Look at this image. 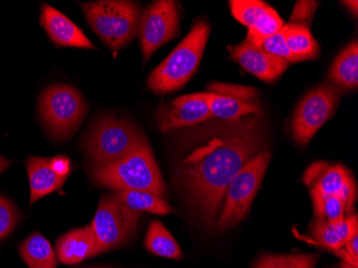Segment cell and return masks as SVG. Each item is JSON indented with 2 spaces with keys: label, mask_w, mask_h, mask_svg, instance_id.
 <instances>
[{
  "label": "cell",
  "mask_w": 358,
  "mask_h": 268,
  "mask_svg": "<svg viewBox=\"0 0 358 268\" xmlns=\"http://www.w3.org/2000/svg\"><path fill=\"white\" fill-rule=\"evenodd\" d=\"M262 148V125L257 115H248L216 127L206 144L185 159L179 167L180 183L189 202L206 223L218 220L227 187Z\"/></svg>",
  "instance_id": "1"
},
{
  "label": "cell",
  "mask_w": 358,
  "mask_h": 268,
  "mask_svg": "<svg viewBox=\"0 0 358 268\" xmlns=\"http://www.w3.org/2000/svg\"><path fill=\"white\" fill-rule=\"evenodd\" d=\"M90 176L94 183L106 188L117 190H140L168 197L166 183L150 144L145 145L122 160L102 167H92Z\"/></svg>",
  "instance_id": "2"
},
{
  "label": "cell",
  "mask_w": 358,
  "mask_h": 268,
  "mask_svg": "<svg viewBox=\"0 0 358 268\" xmlns=\"http://www.w3.org/2000/svg\"><path fill=\"white\" fill-rule=\"evenodd\" d=\"M210 26L200 21L174 51L150 73L148 86L156 94H168L184 87L198 70L208 41Z\"/></svg>",
  "instance_id": "3"
},
{
  "label": "cell",
  "mask_w": 358,
  "mask_h": 268,
  "mask_svg": "<svg viewBox=\"0 0 358 268\" xmlns=\"http://www.w3.org/2000/svg\"><path fill=\"white\" fill-rule=\"evenodd\" d=\"M148 144L146 136L131 122L104 116L88 131L85 149L92 167H102L122 160Z\"/></svg>",
  "instance_id": "4"
},
{
  "label": "cell",
  "mask_w": 358,
  "mask_h": 268,
  "mask_svg": "<svg viewBox=\"0 0 358 268\" xmlns=\"http://www.w3.org/2000/svg\"><path fill=\"white\" fill-rule=\"evenodd\" d=\"M80 7L88 25L110 50H120L136 38L141 14L138 3L102 0Z\"/></svg>",
  "instance_id": "5"
},
{
  "label": "cell",
  "mask_w": 358,
  "mask_h": 268,
  "mask_svg": "<svg viewBox=\"0 0 358 268\" xmlns=\"http://www.w3.org/2000/svg\"><path fill=\"white\" fill-rule=\"evenodd\" d=\"M269 161L271 153L265 149L248 161L231 181L225 191L222 209L217 220V227L220 231L236 227L247 217L264 178Z\"/></svg>",
  "instance_id": "6"
},
{
  "label": "cell",
  "mask_w": 358,
  "mask_h": 268,
  "mask_svg": "<svg viewBox=\"0 0 358 268\" xmlns=\"http://www.w3.org/2000/svg\"><path fill=\"white\" fill-rule=\"evenodd\" d=\"M44 126L56 140L64 141L76 132L87 113V106L78 90L66 84L50 86L40 98Z\"/></svg>",
  "instance_id": "7"
},
{
  "label": "cell",
  "mask_w": 358,
  "mask_h": 268,
  "mask_svg": "<svg viewBox=\"0 0 358 268\" xmlns=\"http://www.w3.org/2000/svg\"><path fill=\"white\" fill-rule=\"evenodd\" d=\"M141 213L127 207L114 191L100 199L92 227L98 243V253L115 249L130 241L138 229Z\"/></svg>",
  "instance_id": "8"
},
{
  "label": "cell",
  "mask_w": 358,
  "mask_h": 268,
  "mask_svg": "<svg viewBox=\"0 0 358 268\" xmlns=\"http://www.w3.org/2000/svg\"><path fill=\"white\" fill-rule=\"evenodd\" d=\"M341 94L339 88L325 83L303 97L291 122L292 136L297 144L307 145L320 128L333 117Z\"/></svg>",
  "instance_id": "9"
},
{
  "label": "cell",
  "mask_w": 358,
  "mask_h": 268,
  "mask_svg": "<svg viewBox=\"0 0 358 268\" xmlns=\"http://www.w3.org/2000/svg\"><path fill=\"white\" fill-rule=\"evenodd\" d=\"M180 9L177 1L158 0L141 12L138 36L142 48L143 60L148 62L164 44L178 36Z\"/></svg>",
  "instance_id": "10"
},
{
  "label": "cell",
  "mask_w": 358,
  "mask_h": 268,
  "mask_svg": "<svg viewBox=\"0 0 358 268\" xmlns=\"http://www.w3.org/2000/svg\"><path fill=\"white\" fill-rule=\"evenodd\" d=\"M206 94H187L164 104L158 111L159 128L162 131L194 126L211 118Z\"/></svg>",
  "instance_id": "11"
},
{
  "label": "cell",
  "mask_w": 358,
  "mask_h": 268,
  "mask_svg": "<svg viewBox=\"0 0 358 268\" xmlns=\"http://www.w3.org/2000/svg\"><path fill=\"white\" fill-rule=\"evenodd\" d=\"M231 12L235 19L248 28V34L269 37L282 29L285 23L273 8L259 0H232Z\"/></svg>",
  "instance_id": "12"
},
{
  "label": "cell",
  "mask_w": 358,
  "mask_h": 268,
  "mask_svg": "<svg viewBox=\"0 0 358 268\" xmlns=\"http://www.w3.org/2000/svg\"><path fill=\"white\" fill-rule=\"evenodd\" d=\"M227 50L230 52L231 58L243 69L263 82H275L291 66V64L281 58L264 53L252 44L248 43L246 40L237 45L229 46Z\"/></svg>",
  "instance_id": "13"
},
{
  "label": "cell",
  "mask_w": 358,
  "mask_h": 268,
  "mask_svg": "<svg viewBox=\"0 0 358 268\" xmlns=\"http://www.w3.org/2000/svg\"><path fill=\"white\" fill-rule=\"evenodd\" d=\"M40 24L56 45L88 50L96 48L83 30L62 12L48 3L42 5Z\"/></svg>",
  "instance_id": "14"
},
{
  "label": "cell",
  "mask_w": 358,
  "mask_h": 268,
  "mask_svg": "<svg viewBox=\"0 0 358 268\" xmlns=\"http://www.w3.org/2000/svg\"><path fill=\"white\" fill-rule=\"evenodd\" d=\"M303 179L310 193H317L322 197H340L354 176L353 173L345 165L315 162L308 167Z\"/></svg>",
  "instance_id": "15"
},
{
  "label": "cell",
  "mask_w": 358,
  "mask_h": 268,
  "mask_svg": "<svg viewBox=\"0 0 358 268\" xmlns=\"http://www.w3.org/2000/svg\"><path fill=\"white\" fill-rule=\"evenodd\" d=\"M56 253L59 261L66 265H74L99 255L92 225L72 230L59 237L56 243Z\"/></svg>",
  "instance_id": "16"
},
{
  "label": "cell",
  "mask_w": 358,
  "mask_h": 268,
  "mask_svg": "<svg viewBox=\"0 0 358 268\" xmlns=\"http://www.w3.org/2000/svg\"><path fill=\"white\" fill-rule=\"evenodd\" d=\"M30 185V205L62 188L66 179L54 172L51 159L32 157L26 162Z\"/></svg>",
  "instance_id": "17"
},
{
  "label": "cell",
  "mask_w": 358,
  "mask_h": 268,
  "mask_svg": "<svg viewBox=\"0 0 358 268\" xmlns=\"http://www.w3.org/2000/svg\"><path fill=\"white\" fill-rule=\"evenodd\" d=\"M356 232H358L356 215H350L345 220L335 223L315 218L310 227L311 237L320 246L331 251L345 247L348 239Z\"/></svg>",
  "instance_id": "18"
},
{
  "label": "cell",
  "mask_w": 358,
  "mask_h": 268,
  "mask_svg": "<svg viewBox=\"0 0 358 268\" xmlns=\"http://www.w3.org/2000/svg\"><path fill=\"white\" fill-rule=\"evenodd\" d=\"M329 80L345 90H356L358 85V43L357 40L349 44L338 55L329 70Z\"/></svg>",
  "instance_id": "19"
},
{
  "label": "cell",
  "mask_w": 358,
  "mask_h": 268,
  "mask_svg": "<svg viewBox=\"0 0 358 268\" xmlns=\"http://www.w3.org/2000/svg\"><path fill=\"white\" fill-rule=\"evenodd\" d=\"M211 116L227 122H234L248 115H259V106L224 94L205 92Z\"/></svg>",
  "instance_id": "20"
},
{
  "label": "cell",
  "mask_w": 358,
  "mask_h": 268,
  "mask_svg": "<svg viewBox=\"0 0 358 268\" xmlns=\"http://www.w3.org/2000/svg\"><path fill=\"white\" fill-rule=\"evenodd\" d=\"M20 255L29 268H56L57 259L51 243L40 233H34L20 246Z\"/></svg>",
  "instance_id": "21"
},
{
  "label": "cell",
  "mask_w": 358,
  "mask_h": 268,
  "mask_svg": "<svg viewBox=\"0 0 358 268\" xmlns=\"http://www.w3.org/2000/svg\"><path fill=\"white\" fill-rule=\"evenodd\" d=\"M281 31L285 35L287 48L297 62L315 59L319 57L320 46L309 28L285 24Z\"/></svg>",
  "instance_id": "22"
},
{
  "label": "cell",
  "mask_w": 358,
  "mask_h": 268,
  "mask_svg": "<svg viewBox=\"0 0 358 268\" xmlns=\"http://www.w3.org/2000/svg\"><path fill=\"white\" fill-rule=\"evenodd\" d=\"M144 246L152 255L168 259H182V251L164 223L154 220L148 227Z\"/></svg>",
  "instance_id": "23"
},
{
  "label": "cell",
  "mask_w": 358,
  "mask_h": 268,
  "mask_svg": "<svg viewBox=\"0 0 358 268\" xmlns=\"http://www.w3.org/2000/svg\"><path fill=\"white\" fill-rule=\"evenodd\" d=\"M115 192L127 207L138 213L146 211L162 216L175 211L174 207L171 206L166 199L157 197L148 191L117 190Z\"/></svg>",
  "instance_id": "24"
},
{
  "label": "cell",
  "mask_w": 358,
  "mask_h": 268,
  "mask_svg": "<svg viewBox=\"0 0 358 268\" xmlns=\"http://www.w3.org/2000/svg\"><path fill=\"white\" fill-rule=\"evenodd\" d=\"M313 197V209H315V218L327 223H335L345 220L349 217L345 203L337 195H322L317 193H310Z\"/></svg>",
  "instance_id": "25"
},
{
  "label": "cell",
  "mask_w": 358,
  "mask_h": 268,
  "mask_svg": "<svg viewBox=\"0 0 358 268\" xmlns=\"http://www.w3.org/2000/svg\"><path fill=\"white\" fill-rule=\"evenodd\" d=\"M246 41L252 44L253 46L259 48L261 51L264 52V53L281 58L289 64L299 62L295 56L287 48L285 35H283L281 30L275 35L269 36V37H257V36L251 35V34H247Z\"/></svg>",
  "instance_id": "26"
},
{
  "label": "cell",
  "mask_w": 358,
  "mask_h": 268,
  "mask_svg": "<svg viewBox=\"0 0 358 268\" xmlns=\"http://www.w3.org/2000/svg\"><path fill=\"white\" fill-rule=\"evenodd\" d=\"M319 255H264L255 268H315Z\"/></svg>",
  "instance_id": "27"
},
{
  "label": "cell",
  "mask_w": 358,
  "mask_h": 268,
  "mask_svg": "<svg viewBox=\"0 0 358 268\" xmlns=\"http://www.w3.org/2000/svg\"><path fill=\"white\" fill-rule=\"evenodd\" d=\"M20 213L15 205L0 195V239H6L19 223Z\"/></svg>",
  "instance_id": "28"
},
{
  "label": "cell",
  "mask_w": 358,
  "mask_h": 268,
  "mask_svg": "<svg viewBox=\"0 0 358 268\" xmlns=\"http://www.w3.org/2000/svg\"><path fill=\"white\" fill-rule=\"evenodd\" d=\"M209 92L224 94V96L233 97L245 102H250L259 97V92L253 87L247 86L234 85V84H225V83H213L208 86Z\"/></svg>",
  "instance_id": "29"
},
{
  "label": "cell",
  "mask_w": 358,
  "mask_h": 268,
  "mask_svg": "<svg viewBox=\"0 0 358 268\" xmlns=\"http://www.w3.org/2000/svg\"><path fill=\"white\" fill-rule=\"evenodd\" d=\"M319 8V3L317 1H297L294 10L292 12L289 24L292 25L303 26V27H310L311 20H313L315 12Z\"/></svg>",
  "instance_id": "30"
},
{
  "label": "cell",
  "mask_w": 358,
  "mask_h": 268,
  "mask_svg": "<svg viewBox=\"0 0 358 268\" xmlns=\"http://www.w3.org/2000/svg\"><path fill=\"white\" fill-rule=\"evenodd\" d=\"M52 169L56 174L68 178L71 173V161L67 156H56L51 159Z\"/></svg>",
  "instance_id": "31"
},
{
  "label": "cell",
  "mask_w": 358,
  "mask_h": 268,
  "mask_svg": "<svg viewBox=\"0 0 358 268\" xmlns=\"http://www.w3.org/2000/svg\"><path fill=\"white\" fill-rule=\"evenodd\" d=\"M345 249L347 250V253L355 260L358 261V232L354 233L345 245Z\"/></svg>",
  "instance_id": "32"
},
{
  "label": "cell",
  "mask_w": 358,
  "mask_h": 268,
  "mask_svg": "<svg viewBox=\"0 0 358 268\" xmlns=\"http://www.w3.org/2000/svg\"><path fill=\"white\" fill-rule=\"evenodd\" d=\"M12 164V161L8 160L5 157L0 156V174L5 172L8 167Z\"/></svg>",
  "instance_id": "33"
},
{
  "label": "cell",
  "mask_w": 358,
  "mask_h": 268,
  "mask_svg": "<svg viewBox=\"0 0 358 268\" xmlns=\"http://www.w3.org/2000/svg\"><path fill=\"white\" fill-rule=\"evenodd\" d=\"M343 3L349 8L350 11L353 12L354 15H357V1H345Z\"/></svg>",
  "instance_id": "34"
},
{
  "label": "cell",
  "mask_w": 358,
  "mask_h": 268,
  "mask_svg": "<svg viewBox=\"0 0 358 268\" xmlns=\"http://www.w3.org/2000/svg\"><path fill=\"white\" fill-rule=\"evenodd\" d=\"M340 268H357V267H354V266L349 265V264H347V263H341V264H340Z\"/></svg>",
  "instance_id": "35"
}]
</instances>
